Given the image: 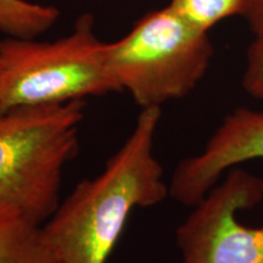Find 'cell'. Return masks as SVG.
I'll use <instances>...</instances> for the list:
<instances>
[{
    "label": "cell",
    "mask_w": 263,
    "mask_h": 263,
    "mask_svg": "<svg viewBox=\"0 0 263 263\" xmlns=\"http://www.w3.org/2000/svg\"><path fill=\"white\" fill-rule=\"evenodd\" d=\"M160 118L161 107L141 108L136 127L103 172L82 180L42 226L62 263H106L132 211L170 196L154 154Z\"/></svg>",
    "instance_id": "cell-1"
},
{
    "label": "cell",
    "mask_w": 263,
    "mask_h": 263,
    "mask_svg": "<svg viewBox=\"0 0 263 263\" xmlns=\"http://www.w3.org/2000/svg\"><path fill=\"white\" fill-rule=\"evenodd\" d=\"M84 100L0 114V206L44 224L58 209L62 172L78 150Z\"/></svg>",
    "instance_id": "cell-2"
},
{
    "label": "cell",
    "mask_w": 263,
    "mask_h": 263,
    "mask_svg": "<svg viewBox=\"0 0 263 263\" xmlns=\"http://www.w3.org/2000/svg\"><path fill=\"white\" fill-rule=\"evenodd\" d=\"M209 33L168 5L147 12L124 37L105 43L104 60L120 91L141 108L161 107L195 89L213 57Z\"/></svg>",
    "instance_id": "cell-3"
},
{
    "label": "cell",
    "mask_w": 263,
    "mask_h": 263,
    "mask_svg": "<svg viewBox=\"0 0 263 263\" xmlns=\"http://www.w3.org/2000/svg\"><path fill=\"white\" fill-rule=\"evenodd\" d=\"M95 20L82 15L71 34L54 42L0 41V114L16 107L61 105L120 91L104 60Z\"/></svg>",
    "instance_id": "cell-4"
},
{
    "label": "cell",
    "mask_w": 263,
    "mask_h": 263,
    "mask_svg": "<svg viewBox=\"0 0 263 263\" xmlns=\"http://www.w3.org/2000/svg\"><path fill=\"white\" fill-rule=\"evenodd\" d=\"M262 201V177L230 168L177 228L182 263H263V226L239 221Z\"/></svg>",
    "instance_id": "cell-5"
},
{
    "label": "cell",
    "mask_w": 263,
    "mask_h": 263,
    "mask_svg": "<svg viewBox=\"0 0 263 263\" xmlns=\"http://www.w3.org/2000/svg\"><path fill=\"white\" fill-rule=\"evenodd\" d=\"M263 159V111L238 107L223 118L201 153L183 159L168 184L170 196L194 207L223 173L246 161Z\"/></svg>",
    "instance_id": "cell-6"
},
{
    "label": "cell",
    "mask_w": 263,
    "mask_h": 263,
    "mask_svg": "<svg viewBox=\"0 0 263 263\" xmlns=\"http://www.w3.org/2000/svg\"><path fill=\"white\" fill-rule=\"evenodd\" d=\"M0 263H62L42 224L17 207L0 206Z\"/></svg>",
    "instance_id": "cell-7"
},
{
    "label": "cell",
    "mask_w": 263,
    "mask_h": 263,
    "mask_svg": "<svg viewBox=\"0 0 263 263\" xmlns=\"http://www.w3.org/2000/svg\"><path fill=\"white\" fill-rule=\"evenodd\" d=\"M60 11L51 5L28 0H0V33L6 37L33 39L57 24Z\"/></svg>",
    "instance_id": "cell-8"
},
{
    "label": "cell",
    "mask_w": 263,
    "mask_h": 263,
    "mask_svg": "<svg viewBox=\"0 0 263 263\" xmlns=\"http://www.w3.org/2000/svg\"><path fill=\"white\" fill-rule=\"evenodd\" d=\"M245 0H170L168 6L200 31L209 33L223 20L241 15Z\"/></svg>",
    "instance_id": "cell-9"
},
{
    "label": "cell",
    "mask_w": 263,
    "mask_h": 263,
    "mask_svg": "<svg viewBox=\"0 0 263 263\" xmlns=\"http://www.w3.org/2000/svg\"><path fill=\"white\" fill-rule=\"evenodd\" d=\"M241 85L250 97L263 100V33L255 35L248 49Z\"/></svg>",
    "instance_id": "cell-10"
},
{
    "label": "cell",
    "mask_w": 263,
    "mask_h": 263,
    "mask_svg": "<svg viewBox=\"0 0 263 263\" xmlns=\"http://www.w3.org/2000/svg\"><path fill=\"white\" fill-rule=\"evenodd\" d=\"M241 16L254 35L263 33V0H245Z\"/></svg>",
    "instance_id": "cell-11"
},
{
    "label": "cell",
    "mask_w": 263,
    "mask_h": 263,
    "mask_svg": "<svg viewBox=\"0 0 263 263\" xmlns=\"http://www.w3.org/2000/svg\"><path fill=\"white\" fill-rule=\"evenodd\" d=\"M2 78H3V70H2V64H0V87H2Z\"/></svg>",
    "instance_id": "cell-12"
}]
</instances>
